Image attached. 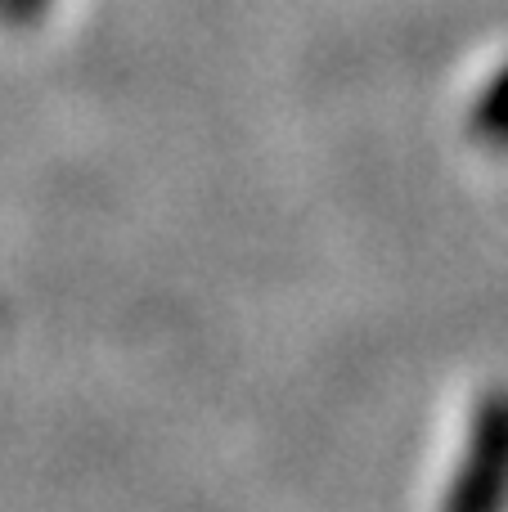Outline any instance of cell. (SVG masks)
Here are the masks:
<instances>
[{
  "label": "cell",
  "instance_id": "6da1fadb",
  "mask_svg": "<svg viewBox=\"0 0 508 512\" xmlns=\"http://www.w3.org/2000/svg\"><path fill=\"white\" fill-rule=\"evenodd\" d=\"M508 499V396L482 400L473 418V432H468V459L459 468L455 490L446 495V508L455 512H486L500 508Z\"/></svg>",
  "mask_w": 508,
  "mask_h": 512
},
{
  "label": "cell",
  "instance_id": "7a4b0ae2",
  "mask_svg": "<svg viewBox=\"0 0 508 512\" xmlns=\"http://www.w3.org/2000/svg\"><path fill=\"white\" fill-rule=\"evenodd\" d=\"M473 135L495 149H508V68L486 86V95L473 108Z\"/></svg>",
  "mask_w": 508,
  "mask_h": 512
},
{
  "label": "cell",
  "instance_id": "3957f363",
  "mask_svg": "<svg viewBox=\"0 0 508 512\" xmlns=\"http://www.w3.org/2000/svg\"><path fill=\"white\" fill-rule=\"evenodd\" d=\"M45 0H0V18H9V23H32L36 14H41Z\"/></svg>",
  "mask_w": 508,
  "mask_h": 512
}]
</instances>
